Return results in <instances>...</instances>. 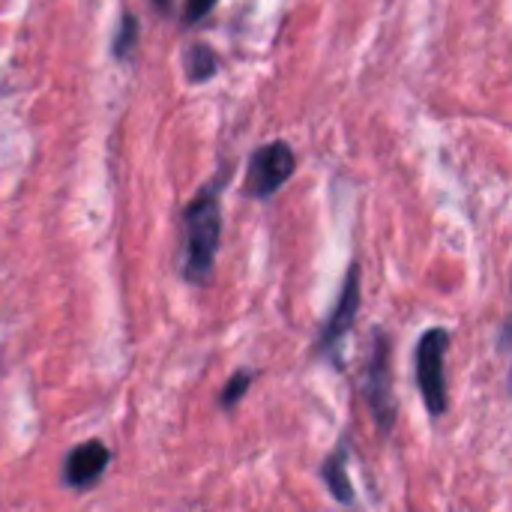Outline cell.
I'll return each mask as SVG.
<instances>
[{
    "mask_svg": "<svg viewBox=\"0 0 512 512\" xmlns=\"http://www.w3.org/2000/svg\"><path fill=\"white\" fill-rule=\"evenodd\" d=\"M213 6H216V0H186L183 21H186V24H195V21H201Z\"/></svg>",
    "mask_w": 512,
    "mask_h": 512,
    "instance_id": "8fae6325",
    "label": "cell"
},
{
    "mask_svg": "<svg viewBox=\"0 0 512 512\" xmlns=\"http://www.w3.org/2000/svg\"><path fill=\"white\" fill-rule=\"evenodd\" d=\"M345 459H348V447L342 444L321 468L324 474V483L330 486L333 498L342 501V504H354V489H351V480H348V471H345Z\"/></svg>",
    "mask_w": 512,
    "mask_h": 512,
    "instance_id": "52a82bcc",
    "label": "cell"
},
{
    "mask_svg": "<svg viewBox=\"0 0 512 512\" xmlns=\"http://www.w3.org/2000/svg\"><path fill=\"white\" fill-rule=\"evenodd\" d=\"M252 381H255L252 372H237V375H231V381H228L225 390H222V408H234V405L249 393Z\"/></svg>",
    "mask_w": 512,
    "mask_h": 512,
    "instance_id": "9c48e42d",
    "label": "cell"
},
{
    "mask_svg": "<svg viewBox=\"0 0 512 512\" xmlns=\"http://www.w3.org/2000/svg\"><path fill=\"white\" fill-rule=\"evenodd\" d=\"M111 465V453L105 444L99 441H87V444H78L69 456H66V465H63V483L75 492H84L90 486H96L102 480V474L108 471Z\"/></svg>",
    "mask_w": 512,
    "mask_h": 512,
    "instance_id": "8992f818",
    "label": "cell"
},
{
    "mask_svg": "<svg viewBox=\"0 0 512 512\" xmlns=\"http://www.w3.org/2000/svg\"><path fill=\"white\" fill-rule=\"evenodd\" d=\"M171 6V0H156V9H168Z\"/></svg>",
    "mask_w": 512,
    "mask_h": 512,
    "instance_id": "4fadbf2b",
    "label": "cell"
},
{
    "mask_svg": "<svg viewBox=\"0 0 512 512\" xmlns=\"http://www.w3.org/2000/svg\"><path fill=\"white\" fill-rule=\"evenodd\" d=\"M135 45H138V21L132 15H126L123 24H120V33L114 36V54L117 57H129Z\"/></svg>",
    "mask_w": 512,
    "mask_h": 512,
    "instance_id": "30bf717a",
    "label": "cell"
},
{
    "mask_svg": "<svg viewBox=\"0 0 512 512\" xmlns=\"http://www.w3.org/2000/svg\"><path fill=\"white\" fill-rule=\"evenodd\" d=\"M294 168H297V159H294L291 147L285 141H273V144L255 150V156L249 162V174H246V192L252 198H270L291 180Z\"/></svg>",
    "mask_w": 512,
    "mask_h": 512,
    "instance_id": "277c9868",
    "label": "cell"
},
{
    "mask_svg": "<svg viewBox=\"0 0 512 512\" xmlns=\"http://www.w3.org/2000/svg\"><path fill=\"white\" fill-rule=\"evenodd\" d=\"M390 339L384 330H375V345L366 366V399L375 414V423L381 432H390L396 420V402H393V363H390Z\"/></svg>",
    "mask_w": 512,
    "mask_h": 512,
    "instance_id": "3957f363",
    "label": "cell"
},
{
    "mask_svg": "<svg viewBox=\"0 0 512 512\" xmlns=\"http://www.w3.org/2000/svg\"><path fill=\"white\" fill-rule=\"evenodd\" d=\"M501 348L512 351V318L504 324V333H501Z\"/></svg>",
    "mask_w": 512,
    "mask_h": 512,
    "instance_id": "7c38bea8",
    "label": "cell"
},
{
    "mask_svg": "<svg viewBox=\"0 0 512 512\" xmlns=\"http://www.w3.org/2000/svg\"><path fill=\"white\" fill-rule=\"evenodd\" d=\"M447 345H450V333L441 327L429 330L417 345V381H420L426 408L435 417L447 411V372H444Z\"/></svg>",
    "mask_w": 512,
    "mask_h": 512,
    "instance_id": "7a4b0ae2",
    "label": "cell"
},
{
    "mask_svg": "<svg viewBox=\"0 0 512 512\" xmlns=\"http://www.w3.org/2000/svg\"><path fill=\"white\" fill-rule=\"evenodd\" d=\"M222 240L219 186H207L183 213V276L192 285H204L213 276Z\"/></svg>",
    "mask_w": 512,
    "mask_h": 512,
    "instance_id": "6da1fadb",
    "label": "cell"
},
{
    "mask_svg": "<svg viewBox=\"0 0 512 512\" xmlns=\"http://www.w3.org/2000/svg\"><path fill=\"white\" fill-rule=\"evenodd\" d=\"M507 384H510V393H512V369H510V381H507Z\"/></svg>",
    "mask_w": 512,
    "mask_h": 512,
    "instance_id": "5bb4252c",
    "label": "cell"
},
{
    "mask_svg": "<svg viewBox=\"0 0 512 512\" xmlns=\"http://www.w3.org/2000/svg\"><path fill=\"white\" fill-rule=\"evenodd\" d=\"M357 309H360V267L351 264V270L345 276V285H342V294H339V303H336L330 321L324 324V330L318 336V348L321 351H336L339 348L345 333L354 327Z\"/></svg>",
    "mask_w": 512,
    "mask_h": 512,
    "instance_id": "5b68a950",
    "label": "cell"
},
{
    "mask_svg": "<svg viewBox=\"0 0 512 512\" xmlns=\"http://www.w3.org/2000/svg\"><path fill=\"white\" fill-rule=\"evenodd\" d=\"M216 66H219V60H216V54L207 45H192L189 48V54H186V72H189L192 81L213 78L216 75Z\"/></svg>",
    "mask_w": 512,
    "mask_h": 512,
    "instance_id": "ba28073f",
    "label": "cell"
}]
</instances>
